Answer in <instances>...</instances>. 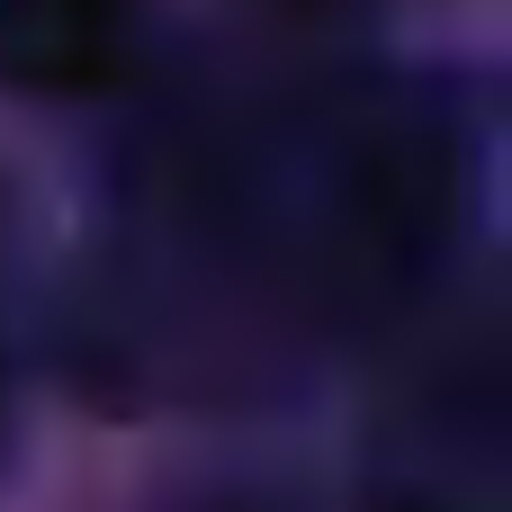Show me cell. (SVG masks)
<instances>
[{"label": "cell", "instance_id": "6da1fadb", "mask_svg": "<svg viewBox=\"0 0 512 512\" xmlns=\"http://www.w3.org/2000/svg\"><path fill=\"white\" fill-rule=\"evenodd\" d=\"M135 54V0H0V90L90 99Z\"/></svg>", "mask_w": 512, "mask_h": 512}]
</instances>
